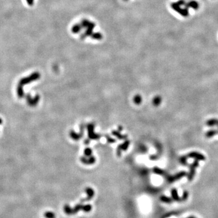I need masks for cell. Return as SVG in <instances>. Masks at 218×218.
Here are the masks:
<instances>
[{"label":"cell","mask_w":218,"mask_h":218,"mask_svg":"<svg viewBox=\"0 0 218 218\" xmlns=\"http://www.w3.org/2000/svg\"><path fill=\"white\" fill-rule=\"evenodd\" d=\"M185 4V0H179L178 2L171 3V7L174 11H176L181 16L187 17L189 15V11Z\"/></svg>","instance_id":"obj_1"},{"label":"cell","mask_w":218,"mask_h":218,"mask_svg":"<svg viewBox=\"0 0 218 218\" xmlns=\"http://www.w3.org/2000/svg\"><path fill=\"white\" fill-rule=\"evenodd\" d=\"M199 165V161L198 160H195L194 161V162L190 165V173H189V174H188V179L190 180H191L194 176V171H195V168L197 167Z\"/></svg>","instance_id":"obj_2"},{"label":"cell","mask_w":218,"mask_h":218,"mask_svg":"<svg viewBox=\"0 0 218 218\" xmlns=\"http://www.w3.org/2000/svg\"><path fill=\"white\" fill-rule=\"evenodd\" d=\"M189 158H192L195 159L196 160H198V161H204L205 160V157L204 155L199 153L198 152H191L190 153H189L187 156Z\"/></svg>","instance_id":"obj_3"},{"label":"cell","mask_w":218,"mask_h":218,"mask_svg":"<svg viewBox=\"0 0 218 218\" xmlns=\"http://www.w3.org/2000/svg\"><path fill=\"white\" fill-rule=\"evenodd\" d=\"M186 7L188 9H193L194 10H198L199 7V3L195 0H190L188 2H186Z\"/></svg>","instance_id":"obj_4"},{"label":"cell","mask_w":218,"mask_h":218,"mask_svg":"<svg viewBox=\"0 0 218 218\" xmlns=\"http://www.w3.org/2000/svg\"><path fill=\"white\" fill-rule=\"evenodd\" d=\"M217 133H218V131H217L216 130H210L207 132L206 136L207 138H211V137L213 136L214 135H216Z\"/></svg>","instance_id":"obj_5"},{"label":"cell","mask_w":218,"mask_h":218,"mask_svg":"<svg viewBox=\"0 0 218 218\" xmlns=\"http://www.w3.org/2000/svg\"><path fill=\"white\" fill-rule=\"evenodd\" d=\"M187 158L188 156H182L181 158H180V162L181 164H184V165H186L187 164Z\"/></svg>","instance_id":"obj_6"},{"label":"cell","mask_w":218,"mask_h":218,"mask_svg":"<svg viewBox=\"0 0 218 218\" xmlns=\"http://www.w3.org/2000/svg\"><path fill=\"white\" fill-rule=\"evenodd\" d=\"M161 100V98L159 97V96H157V97H156L154 99V100H153V104L155 105H159L160 104Z\"/></svg>","instance_id":"obj_7"},{"label":"cell","mask_w":218,"mask_h":218,"mask_svg":"<svg viewBox=\"0 0 218 218\" xmlns=\"http://www.w3.org/2000/svg\"><path fill=\"white\" fill-rule=\"evenodd\" d=\"M141 98L139 96H135V102L136 104H139L141 102Z\"/></svg>","instance_id":"obj_8"},{"label":"cell","mask_w":218,"mask_h":218,"mask_svg":"<svg viewBox=\"0 0 218 218\" xmlns=\"http://www.w3.org/2000/svg\"><path fill=\"white\" fill-rule=\"evenodd\" d=\"M155 171L156 173H158V174H161L162 173V170H161L160 169H159V168H155Z\"/></svg>","instance_id":"obj_9"},{"label":"cell","mask_w":218,"mask_h":218,"mask_svg":"<svg viewBox=\"0 0 218 218\" xmlns=\"http://www.w3.org/2000/svg\"><path fill=\"white\" fill-rule=\"evenodd\" d=\"M91 153H92V151L90 149H86L85 150V153H86V155H89L91 154Z\"/></svg>","instance_id":"obj_10"},{"label":"cell","mask_w":218,"mask_h":218,"mask_svg":"<svg viewBox=\"0 0 218 218\" xmlns=\"http://www.w3.org/2000/svg\"><path fill=\"white\" fill-rule=\"evenodd\" d=\"M27 3L30 5V6H32L33 3V0H27Z\"/></svg>","instance_id":"obj_11"},{"label":"cell","mask_w":218,"mask_h":218,"mask_svg":"<svg viewBox=\"0 0 218 218\" xmlns=\"http://www.w3.org/2000/svg\"><path fill=\"white\" fill-rule=\"evenodd\" d=\"M216 125H217L218 126V120H217V122H216Z\"/></svg>","instance_id":"obj_12"}]
</instances>
